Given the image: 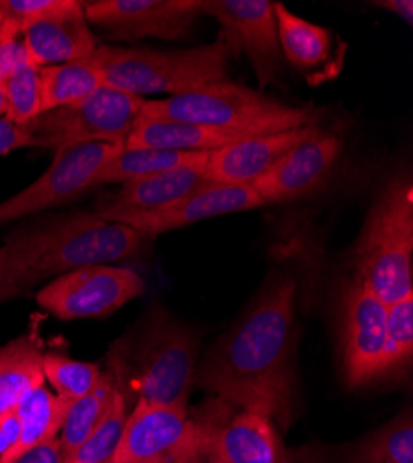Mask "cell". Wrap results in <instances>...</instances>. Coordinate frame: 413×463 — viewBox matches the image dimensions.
Listing matches in <instances>:
<instances>
[{"instance_id":"cell-1","label":"cell","mask_w":413,"mask_h":463,"mask_svg":"<svg viewBox=\"0 0 413 463\" xmlns=\"http://www.w3.org/2000/svg\"><path fill=\"white\" fill-rule=\"evenodd\" d=\"M296 280L277 277L241 321L197 367L195 382L239 410L264 413L287 430L298 413Z\"/></svg>"},{"instance_id":"cell-2","label":"cell","mask_w":413,"mask_h":463,"mask_svg":"<svg viewBox=\"0 0 413 463\" xmlns=\"http://www.w3.org/2000/svg\"><path fill=\"white\" fill-rule=\"evenodd\" d=\"M150 241L121 222L86 212L26 224L0 245V304L74 269L137 258Z\"/></svg>"},{"instance_id":"cell-3","label":"cell","mask_w":413,"mask_h":463,"mask_svg":"<svg viewBox=\"0 0 413 463\" xmlns=\"http://www.w3.org/2000/svg\"><path fill=\"white\" fill-rule=\"evenodd\" d=\"M197 334L155 306L109 353V373L128 408H187L197 376Z\"/></svg>"},{"instance_id":"cell-4","label":"cell","mask_w":413,"mask_h":463,"mask_svg":"<svg viewBox=\"0 0 413 463\" xmlns=\"http://www.w3.org/2000/svg\"><path fill=\"white\" fill-rule=\"evenodd\" d=\"M141 119L182 121L249 136L315 127L317 111L296 108L227 80L195 91L145 100Z\"/></svg>"},{"instance_id":"cell-5","label":"cell","mask_w":413,"mask_h":463,"mask_svg":"<svg viewBox=\"0 0 413 463\" xmlns=\"http://www.w3.org/2000/svg\"><path fill=\"white\" fill-rule=\"evenodd\" d=\"M232 51L219 37L211 45L182 51L97 47L93 61L104 84L139 99L176 97L227 79Z\"/></svg>"},{"instance_id":"cell-6","label":"cell","mask_w":413,"mask_h":463,"mask_svg":"<svg viewBox=\"0 0 413 463\" xmlns=\"http://www.w3.org/2000/svg\"><path fill=\"white\" fill-rule=\"evenodd\" d=\"M356 280L386 306L413 293V189L391 180L374 201L358 240Z\"/></svg>"},{"instance_id":"cell-7","label":"cell","mask_w":413,"mask_h":463,"mask_svg":"<svg viewBox=\"0 0 413 463\" xmlns=\"http://www.w3.org/2000/svg\"><path fill=\"white\" fill-rule=\"evenodd\" d=\"M145 100L104 84L82 102L37 115L24 130L35 146L54 152L88 143L125 146Z\"/></svg>"},{"instance_id":"cell-8","label":"cell","mask_w":413,"mask_h":463,"mask_svg":"<svg viewBox=\"0 0 413 463\" xmlns=\"http://www.w3.org/2000/svg\"><path fill=\"white\" fill-rule=\"evenodd\" d=\"M143 293L145 282L132 269L86 265L51 280L35 298L54 317L74 321L108 317Z\"/></svg>"},{"instance_id":"cell-9","label":"cell","mask_w":413,"mask_h":463,"mask_svg":"<svg viewBox=\"0 0 413 463\" xmlns=\"http://www.w3.org/2000/svg\"><path fill=\"white\" fill-rule=\"evenodd\" d=\"M123 150V145L88 143L54 152L49 169L17 195L0 203V226L42 213L80 197L93 187L100 169Z\"/></svg>"},{"instance_id":"cell-10","label":"cell","mask_w":413,"mask_h":463,"mask_svg":"<svg viewBox=\"0 0 413 463\" xmlns=\"http://www.w3.org/2000/svg\"><path fill=\"white\" fill-rule=\"evenodd\" d=\"M277 3L271 0H204L202 14L217 19L221 37L232 54H247L261 88L273 84L282 69Z\"/></svg>"},{"instance_id":"cell-11","label":"cell","mask_w":413,"mask_h":463,"mask_svg":"<svg viewBox=\"0 0 413 463\" xmlns=\"http://www.w3.org/2000/svg\"><path fill=\"white\" fill-rule=\"evenodd\" d=\"M388 306L356 279L342 297L343 369L351 388L388 378Z\"/></svg>"},{"instance_id":"cell-12","label":"cell","mask_w":413,"mask_h":463,"mask_svg":"<svg viewBox=\"0 0 413 463\" xmlns=\"http://www.w3.org/2000/svg\"><path fill=\"white\" fill-rule=\"evenodd\" d=\"M261 206H266V203L259 199L252 185H227L208 182L206 185L192 193V195L160 210H125L104 203L93 213L104 221L121 222L139 232V234L155 238L158 234H164V232L183 228L204 219L249 212Z\"/></svg>"},{"instance_id":"cell-13","label":"cell","mask_w":413,"mask_h":463,"mask_svg":"<svg viewBox=\"0 0 413 463\" xmlns=\"http://www.w3.org/2000/svg\"><path fill=\"white\" fill-rule=\"evenodd\" d=\"M84 12L88 23L119 40H180L202 14V0H97Z\"/></svg>"},{"instance_id":"cell-14","label":"cell","mask_w":413,"mask_h":463,"mask_svg":"<svg viewBox=\"0 0 413 463\" xmlns=\"http://www.w3.org/2000/svg\"><path fill=\"white\" fill-rule=\"evenodd\" d=\"M342 150L343 141L340 136L314 127L303 141L284 154L252 187L266 204L303 199L328 180L335 162L342 156Z\"/></svg>"},{"instance_id":"cell-15","label":"cell","mask_w":413,"mask_h":463,"mask_svg":"<svg viewBox=\"0 0 413 463\" xmlns=\"http://www.w3.org/2000/svg\"><path fill=\"white\" fill-rule=\"evenodd\" d=\"M192 436L187 408L137 402L128 411L114 463H174Z\"/></svg>"},{"instance_id":"cell-16","label":"cell","mask_w":413,"mask_h":463,"mask_svg":"<svg viewBox=\"0 0 413 463\" xmlns=\"http://www.w3.org/2000/svg\"><path fill=\"white\" fill-rule=\"evenodd\" d=\"M84 8L86 3L61 0L56 10L26 24L21 35L28 61L43 69L93 56L97 42Z\"/></svg>"},{"instance_id":"cell-17","label":"cell","mask_w":413,"mask_h":463,"mask_svg":"<svg viewBox=\"0 0 413 463\" xmlns=\"http://www.w3.org/2000/svg\"><path fill=\"white\" fill-rule=\"evenodd\" d=\"M312 130L314 127H305L258 134L213 150L206 164V180L210 184L252 185Z\"/></svg>"},{"instance_id":"cell-18","label":"cell","mask_w":413,"mask_h":463,"mask_svg":"<svg viewBox=\"0 0 413 463\" xmlns=\"http://www.w3.org/2000/svg\"><path fill=\"white\" fill-rule=\"evenodd\" d=\"M208 156L210 152H202L195 160L178 165L174 169L125 182L121 184V189L116 193V199L108 204L116 208L141 212L171 206L208 184Z\"/></svg>"},{"instance_id":"cell-19","label":"cell","mask_w":413,"mask_h":463,"mask_svg":"<svg viewBox=\"0 0 413 463\" xmlns=\"http://www.w3.org/2000/svg\"><path fill=\"white\" fill-rule=\"evenodd\" d=\"M219 441L227 463H293L275 420L264 413H232L221 429Z\"/></svg>"},{"instance_id":"cell-20","label":"cell","mask_w":413,"mask_h":463,"mask_svg":"<svg viewBox=\"0 0 413 463\" xmlns=\"http://www.w3.org/2000/svg\"><path fill=\"white\" fill-rule=\"evenodd\" d=\"M258 136V134H256ZM250 137L243 132L222 130L182 121L137 119L125 148H162L178 152H213L239 139Z\"/></svg>"},{"instance_id":"cell-21","label":"cell","mask_w":413,"mask_h":463,"mask_svg":"<svg viewBox=\"0 0 413 463\" xmlns=\"http://www.w3.org/2000/svg\"><path fill=\"white\" fill-rule=\"evenodd\" d=\"M69 406L70 402L60 399L47 388V382L28 390L15 406L21 420V438L8 456L0 458V463H14L30 449L58 438Z\"/></svg>"},{"instance_id":"cell-22","label":"cell","mask_w":413,"mask_h":463,"mask_svg":"<svg viewBox=\"0 0 413 463\" xmlns=\"http://www.w3.org/2000/svg\"><path fill=\"white\" fill-rule=\"evenodd\" d=\"M43 351L32 335H21L0 346V413L15 410L23 395L45 383Z\"/></svg>"},{"instance_id":"cell-23","label":"cell","mask_w":413,"mask_h":463,"mask_svg":"<svg viewBox=\"0 0 413 463\" xmlns=\"http://www.w3.org/2000/svg\"><path fill=\"white\" fill-rule=\"evenodd\" d=\"M275 14L282 54L295 69L312 72L330 60L332 33L326 28L295 15L278 3Z\"/></svg>"},{"instance_id":"cell-24","label":"cell","mask_w":413,"mask_h":463,"mask_svg":"<svg viewBox=\"0 0 413 463\" xmlns=\"http://www.w3.org/2000/svg\"><path fill=\"white\" fill-rule=\"evenodd\" d=\"M42 76V113L82 102L104 86L102 72L93 58L43 67Z\"/></svg>"},{"instance_id":"cell-25","label":"cell","mask_w":413,"mask_h":463,"mask_svg":"<svg viewBox=\"0 0 413 463\" xmlns=\"http://www.w3.org/2000/svg\"><path fill=\"white\" fill-rule=\"evenodd\" d=\"M117 392L119 390L114 374L106 371L102 373L100 380L88 395L70 402L63 427L58 436L60 445L67 456V461L102 422L111 404H114Z\"/></svg>"},{"instance_id":"cell-26","label":"cell","mask_w":413,"mask_h":463,"mask_svg":"<svg viewBox=\"0 0 413 463\" xmlns=\"http://www.w3.org/2000/svg\"><path fill=\"white\" fill-rule=\"evenodd\" d=\"M202 152H178L162 148H125L116 154L97 175L93 185L125 184L130 180L145 178L164 173L195 160Z\"/></svg>"},{"instance_id":"cell-27","label":"cell","mask_w":413,"mask_h":463,"mask_svg":"<svg viewBox=\"0 0 413 463\" xmlns=\"http://www.w3.org/2000/svg\"><path fill=\"white\" fill-rule=\"evenodd\" d=\"M349 463H413L411 413H400L361 439L351 452Z\"/></svg>"},{"instance_id":"cell-28","label":"cell","mask_w":413,"mask_h":463,"mask_svg":"<svg viewBox=\"0 0 413 463\" xmlns=\"http://www.w3.org/2000/svg\"><path fill=\"white\" fill-rule=\"evenodd\" d=\"M234 413V406L211 397L192 413L193 436L174 463H227L221 450V429Z\"/></svg>"},{"instance_id":"cell-29","label":"cell","mask_w":413,"mask_h":463,"mask_svg":"<svg viewBox=\"0 0 413 463\" xmlns=\"http://www.w3.org/2000/svg\"><path fill=\"white\" fill-rule=\"evenodd\" d=\"M42 371L51 390L63 401L74 402L88 395L102 376L97 364L72 360L58 353H43Z\"/></svg>"},{"instance_id":"cell-30","label":"cell","mask_w":413,"mask_h":463,"mask_svg":"<svg viewBox=\"0 0 413 463\" xmlns=\"http://www.w3.org/2000/svg\"><path fill=\"white\" fill-rule=\"evenodd\" d=\"M5 93V119L26 127L42 115V76L40 67L26 61L14 71L0 86Z\"/></svg>"},{"instance_id":"cell-31","label":"cell","mask_w":413,"mask_h":463,"mask_svg":"<svg viewBox=\"0 0 413 463\" xmlns=\"http://www.w3.org/2000/svg\"><path fill=\"white\" fill-rule=\"evenodd\" d=\"M128 404L117 392L114 404L102 419L91 436L77 449L67 463H114L116 452L119 449L125 424L128 419Z\"/></svg>"},{"instance_id":"cell-32","label":"cell","mask_w":413,"mask_h":463,"mask_svg":"<svg viewBox=\"0 0 413 463\" xmlns=\"http://www.w3.org/2000/svg\"><path fill=\"white\" fill-rule=\"evenodd\" d=\"M388 374H400L413 356V293L388 306Z\"/></svg>"},{"instance_id":"cell-33","label":"cell","mask_w":413,"mask_h":463,"mask_svg":"<svg viewBox=\"0 0 413 463\" xmlns=\"http://www.w3.org/2000/svg\"><path fill=\"white\" fill-rule=\"evenodd\" d=\"M61 5V0H0V15L23 28L47 15Z\"/></svg>"},{"instance_id":"cell-34","label":"cell","mask_w":413,"mask_h":463,"mask_svg":"<svg viewBox=\"0 0 413 463\" xmlns=\"http://www.w3.org/2000/svg\"><path fill=\"white\" fill-rule=\"evenodd\" d=\"M30 146H35V143L24 130V127H17L8 119L0 118V156H6V154L14 150Z\"/></svg>"},{"instance_id":"cell-35","label":"cell","mask_w":413,"mask_h":463,"mask_svg":"<svg viewBox=\"0 0 413 463\" xmlns=\"http://www.w3.org/2000/svg\"><path fill=\"white\" fill-rule=\"evenodd\" d=\"M14 463H67V456L60 445V439L54 438L51 441H45L37 445L19 456Z\"/></svg>"},{"instance_id":"cell-36","label":"cell","mask_w":413,"mask_h":463,"mask_svg":"<svg viewBox=\"0 0 413 463\" xmlns=\"http://www.w3.org/2000/svg\"><path fill=\"white\" fill-rule=\"evenodd\" d=\"M21 438V420L15 410L0 413V458L8 456Z\"/></svg>"},{"instance_id":"cell-37","label":"cell","mask_w":413,"mask_h":463,"mask_svg":"<svg viewBox=\"0 0 413 463\" xmlns=\"http://www.w3.org/2000/svg\"><path fill=\"white\" fill-rule=\"evenodd\" d=\"M372 6L384 8L391 14H395L397 17H400L404 23L411 24V19H413V3H411V0H377V3H372Z\"/></svg>"},{"instance_id":"cell-38","label":"cell","mask_w":413,"mask_h":463,"mask_svg":"<svg viewBox=\"0 0 413 463\" xmlns=\"http://www.w3.org/2000/svg\"><path fill=\"white\" fill-rule=\"evenodd\" d=\"M0 118H5V93H3V88H0Z\"/></svg>"}]
</instances>
